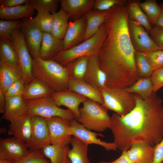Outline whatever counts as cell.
Segmentation results:
<instances>
[{"instance_id": "cell-1", "label": "cell", "mask_w": 163, "mask_h": 163, "mask_svg": "<svg viewBox=\"0 0 163 163\" xmlns=\"http://www.w3.org/2000/svg\"><path fill=\"white\" fill-rule=\"evenodd\" d=\"M129 18L126 5H117L107 10L104 22L107 34L98 53L107 83L123 87L133 84L139 78Z\"/></svg>"}, {"instance_id": "cell-2", "label": "cell", "mask_w": 163, "mask_h": 163, "mask_svg": "<svg viewBox=\"0 0 163 163\" xmlns=\"http://www.w3.org/2000/svg\"><path fill=\"white\" fill-rule=\"evenodd\" d=\"M135 106L123 117L115 113L110 127L117 149L127 151L134 143L142 142L154 146L163 138V104L153 92L144 100L134 94Z\"/></svg>"}, {"instance_id": "cell-3", "label": "cell", "mask_w": 163, "mask_h": 163, "mask_svg": "<svg viewBox=\"0 0 163 163\" xmlns=\"http://www.w3.org/2000/svg\"><path fill=\"white\" fill-rule=\"evenodd\" d=\"M34 77L39 79L54 92L67 91L69 77L67 68L52 60L38 57L33 59Z\"/></svg>"}, {"instance_id": "cell-4", "label": "cell", "mask_w": 163, "mask_h": 163, "mask_svg": "<svg viewBox=\"0 0 163 163\" xmlns=\"http://www.w3.org/2000/svg\"><path fill=\"white\" fill-rule=\"evenodd\" d=\"M106 34L104 22L91 37L78 45L62 50L52 60L65 66L78 58L98 54Z\"/></svg>"}, {"instance_id": "cell-5", "label": "cell", "mask_w": 163, "mask_h": 163, "mask_svg": "<svg viewBox=\"0 0 163 163\" xmlns=\"http://www.w3.org/2000/svg\"><path fill=\"white\" fill-rule=\"evenodd\" d=\"M79 109L80 116L76 120L89 130L98 132L109 128L111 124V117L108 109L101 104L87 98Z\"/></svg>"}, {"instance_id": "cell-6", "label": "cell", "mask_w": 163, "mask_h": 163, "mask_svg": "<svg viewBox=\"0 0 163 163\" xmlns=\"http://www.w3.org/2000/svg\"><path fill=\"white\" fill-rule=\"evenodd\" d=\"M99 90L103 99L101 105L121 117L129 113L135 106L134 94L127 91L124 88L106 85Z\"/></svg>"}, {"instance_id": "cell-7", "label": "cell", "mask_w": 163, "mask_h": 163, "mask_svg": "<svg viewBox=\"0 0 163 163\" xmlns=\"http://www.w3.org/2000/svg\"><path fill=\"white\" fill-rule=\"evenodd\" d=\"M27 113L31 116H40L48 118L58 117L71 121L75 119L74 114L69 109L58 107L51 96L25 101Z\"/></svg>"}, {"instance_id": "cell-8", "label": "cell", "mask_w": 163, "mask_h": 163, "mask_svg": "<svg viewBox=\"0 0 163 163\" xmlns=\"http://www.w3.org/2000/svg\"><path fill=\"white\" fill-rule=\"evenodd\" d=\"M11 40L18 56L22 79L27 85L33 80V58L28 50L24 36L19 28L13 31Z\"/></svg>"}, {"instance_id": "cell-9", "label": "cell", "mask_w": 163, "mask_h": 163, "mask_svg": "<svg viewBox=\"0 0 163 163\" xmlns=\"http://www.w3.org/2000/svg\"><path fill=\"white\" fill-rule=\"evenodd\" d=\"M128 28L130 38L136 50L145 53L161 50L145 29L129 18Z\"/></svg>"}, {"instance_id": "cell-10", "label": "cell", "mask_w": 163, "mask_h": 163, "mask_svg": "<svg viewBox=\"0 0 163 163\" xmlns=\"http://www.w3.org/2000/svg\"><path fill=\"white\" fill-rule=\"evenodd\" d=\"M28 149L26 142L14 137L1 138L0 160L18 162L29 153Z\"/></svg>"}, {"instance_id": "cell-11", "label": "cell", "mask_w": 163, "mask_h": 163, "mask_svg": "<svg viewBox=\"0 0 163 163\" xmlns=\"http://www.w3.org/2000/svg\"><path fill=\"white\" fill-rule=\"evenodd\" d=\"M19 28L24 36L28 50L33 59L39 57L43 32L32 17L21 21Z\"/></svg>"}, {"instance_id": "cell-12", "label": "cell", "mask_w": 163, "mask_h": 163, "mask_svg": "<svg viewBox=\"0 0 163 163\" xmlns=\"http://www.w3.org/2000/svg\"><path fill=\"white\" fill-rule=\"evenodd\" d=\"M49 129L51 145H65L70 143L72 136L70 134V121L55 117L46 119Z\"/></svg>"}, {"instance_id": "cell-13", "label": "cell", "mask_w": 163, "mask_h": 163, "mask_svg": "<svg viewBox=\"0 0 163 163\" xmlns=\"http://www.w3.org/2000/svg\"><path fill=\"white\" fill-rule=\"evenodd\" d=\"M32 127L30 140L27 144L30 150H41L51 145L50 133L46 119L38 116H32Z\"/></svg>"}, {"instance_id": "cell-14", "label": "cell", "mask_w": 163, "mask_h": 163, "mask_svg": "<svg viewBox=\"0 0 163 163\" xmlns=\"http://www.w3.org/2000/svg\"><path fill=\"white\" fill-rule=\"evenodd\" d=\"M70 135L77 138L83 143L88 145H98L103 147L107 151L117 150V147L114 142H107L97 138L98 136L103 137V134L91 131L78 122L75 119L70 121Z\"/></svg>"}, {"instance_id": "cell-15", "label": "cell", "mask_w": 163, "mask_h": 163, "mask_svg": "<svg viewBox=\"0 0 163 163\" xmlns=\"http://www.w3.org/2000/svg\"><path fill=\"white\" fill-rule=\"evenodd\" d=\"M107 75L101 69L98 54L89 57L84 81L99 90L106 85Z\"/></svg>"}, {"instance_id": "cell-16", "label": "cell", "mask_w": 163, "mask_h": 163, "mask_svg": "<svg viewBox=\"0 0 163 163\" xmlns=\"http://www.w3.org/2000/svg\"><path fill=\"white\" fill-rule=\"evenodd\" d=\"M51 97L58 107L64 106L71 110L74 114L76 120L80 116L79 105L87 99L85 96L68 90L54 92Z\"/></svg>"}, {"instance_id": "cell-17", "label": "cell", "mask_w": 163, "mask_h": 163, "mask_svg": "<svg viewBox=\"0 0 163 163\" xmlns=\"http://www.w3.org/2000/svg\"><path fill=\"white\" fill-rule=\"evenodd\" d=\"M86 24L84 16L74 21L69 23L68 28L63 39V50L70 49L83 41Z\"/></svg>"}, {"instance_id": "cell-18", "label": "cell", "mask_w": 163, "mask_h": 163, "mask_svg": "<svg viewBox=\"0 0 163 163\" xmlns=\"http://www.w3.org/2000/svg\"><path fill=\"white\" fill-rule=\"evenodd\" d=\"M10 122L8 134L27 144L31 134L32 116L27 112Z\"/></svg>"}, {"instance_id": "cell-19", "label": "cell", "mask_w": 163, "mask_h": 163, "mask_svg": "<svg viewBox=\"0 0 163 163\" xmlns=\"http://www.w3.org/2000/svg\"><path fill=\"white\" fill-rule=\"evenodd\" d=\"M63 40L58 39L51 33H43L39 57L45 60H52L63 50Z\"/></svg>"}, {"instance_id": "cell-20", "label": "cell", "mask_w": 163, "mask_h": 163, "mask_svg": "<svg viewBox=\"0 0 163 163\" xmlns=\"http://www.w3.org/2000/svg\"><path fill=\"white\" fill-rule=\"evenodd\" d=\"M126 153L133 163H152L154 146L145 142H138L133 143Z\"/></svg>"}, {"instance_id": "cell-21", "label": "cell", "mask_w": 163, "mask_h": 163, "mask_svg": "<svg viewBox=\"0 0 163 163\" xmlns=\"http://www.w3.org/2000/svg\"><path fill=\"white\" fill-rule=\"evenodd\" d=\"M95 0H62V8L69 18L78 20L93 9Z\"/></svg>"}, {"instance_id": "cell-22", "label": "cell", "mask_w": 163, "mask_h": 163, "mask_svg": "<svg viewBox=\"0 0 163 163\" xmlns=\"http://www.w3.org/2000/svg\"><path fill=\"white\" fill-rule=\"evenodd\" d=\"M0 63L21 72L18 56L10 40L0 39Z\"/></svg>"}, {"instance_id": "cell-23", "label": "cell", "mask_w": 163, "mask_h": 163, "mask_svg": "<svg viewBox=\"0 0 163 163\" xmlns=\"http://www.w3.org/2000/svg\"><path fill=\"white\" fill-rule=\"evenodd\" d=\"M6 104L2 118L10 122L27 112L25 101L22 96L6 98Z\"/></svg>"}, {"instance_id": "cell-24", "label": "cell", "mask_w": 163, "mask_h": 163, "mask_svg": "<svg viewBox=\"0 0 163 163\" xmlns=\"http://www.w3.org/2000/svg\"><path fill=\"white\" fill-rule=\"evenodd\" d=\"M68 90L78 93L101 105L103 103V98L100 91L84 81L70 79Z\"/></svg>"}, {"instance_id": "cell-25", "label": "cell", "mask_w": 163, "mask_h": 163, "mask_svg": "<svg viewBox=\"0 0 163 163\" xmlns=\"http://www.w3.org/2000/svg\"><path fill=\"white\" fill-rule=\"evenodd\" d=\"M54 92L42 81L34 77L32 81L26 85L22 97L26 101L51 96Z\"/></svg>"}, {"instance_id": "cell-26", "label": "cell", "mask_w": 163, "mask_h": 163, "mask_svg": "<svg viewBox=\"0 0 163 163\" xmlns=\"http://www.w3.org/2000/svg\"><path fill=\"white\" fill-rule=\"evenodd\" d=\"M107 13V10H92L84 14L87 24L83 41L91 37L97 32L100 26L104 22Z\"/></svg>"}, {"instance_id": "cell-27", "label": "cell", "mask_w": 163, "mask_h": 163, "mask_svg": "<svg viewBox=\"0 0 163 163\" xmlns=\"http://www.w3.org/2000/svg\"><path fill=\"white\" fill-rule=\"evenodd\" d=\"M35 9L30 3L11 7H0V18L9 20H17L31 17Z\"/></svg>"}, {"instance_id": "cell-28", "label": "cell", "mask_w": 163, "mask_h": 163, "mask_svg": "<svg viewBox=\"0 0 163 163\" xmlns=\"http://www.w3.org/2000/svg\"><path fill=\"white\" fill-rule=\"evenodd\" d=\"M69 145H50L41 149L51 163H72L68 157Z\"/></svg>"}, {"instance_id": "cell-29", "label": "cell", "mask_w": 163, "mask_h": 163, "mask_svg": "<svg viewBox=\"0 0 163 163\" xmlns=\"http://www.w3.org/2000/svg\"><path fill=\"white\" fill-rule=\"evenodd\" d=\"M70 144L72 148L69 149L68 156L72 163H92L88 157V145L74 136Z\"/></svg>"}, {"instance_id": "cell-30", "label": "cell", "mask_w": 163, "mask_h": 163, "mask_svg": "<svg viewBox=\"0 0 163 163\" xmlns=\"http://www.w3.org/2000/svg\"><path fill=\"white\" fill-rule=\"evenodd\" d=\"M138 0L127 1L126 6L129 18L141 25L148 32L152 28L146 15L139 6Z\"/></svg>"}, {"instance_id": "cell-31", "label": "cell", "mask_w": 163, "mask_h": 163, "mask_svg": "<svg viewBox=\"0 0 163 163\" xmlns=\"http://www.w3.org/2000/svg\"><path fill=\"white\" fill-rule=\"evenodd\" d=\"M124 88L127 91L135 93L144 100L149 98L153 92V86L151 77L139 78L133 84Z\"/></svg>"}, {"instance_id": "cell-32", "label": "cell", "mask_w": 163, "mask_h": 163, "mask_svg": "<svg viewBox=\"0 0 163 163\" xmlns=\"http://www.w3.org/2000/svg\"><path fill=\"white\" fill-rule=\"evenodd\" d=\"M52 14L53 24L51 34L55 37L63 40L69 26L68 20L69 16L62 8L59 11Z\"/></svg>"}, {"instance_id": "cell-33", "label": "cell", "mask_w": 163, "mask_h": 163, "mask_svg": "<svg viewBox=\"0 0 163 163\" xmlns=\"http://www.w3.org/2000/svg\"><path fill=\"white\" fill-rule=\"evenodd\" d=\"M89 57L86 56L78 58L65 66L68 70L69 79L84 81Z\"/></svg>"}, {"instance_id": "cell-34", "label": "cell", "mask_w": 163, "mask_h": 163, "mask_svg": "<svg viewBox=\"0 0 163 163\" xmlns=\"http://www.w3.org/2000/svg\"><path fill=\"white\" fill-rule=\"evenodd\" d=\"M22 79L21 72L0 63V89L5 93L14 83Z\"/></svg>"}, {"instance_id": "cell-35", "label": "cell", "mask_w": 163, "mask_h": 163, "mask_svg": "<svg viewBox=\"0 0 163 163\" xmlns=\"http://www.w3.org/2000/svg\"><path fill=\"white\" fill-rule=\"evenodd\" d=\"M139 6L146 15L151 25H155L161 12V8L155 0H146Z\"/></svg>"}, {"instance_id": "cell-36", "label": "cell", "mask_w": 163, "mask_h": 163, "mask_svg": "<svg viewBox=\"0 0 163 163\" xmlns=\"http://www.w3.org/2000/svg\"><path fill=\"white\" fill-rule=\"evenodd\" d=\"M135 61L139 78L150 77L153 71L143 53L136 50Z\"/></svg>"}, {"instance_id": "cell-37", "label": "cell", "mask_w": 163, "mask_h": 163, "mask_svg": "<svg viewBox=\"0 0 163 163\" xmlns=\"http://www.w3.org/2000/svg\"><path fill=\"white\" fill-rule=\"evenodd\" d=\"M33 18L43 32L51 33L53 24V17L52 14L48 12L37 11L36 16Z\"/></svg>"}, {"instance_id": "cell-38", "label": "cell", "mask_w": 163, "mask_h": 163, "mask_svg": "<svg viewBox=\"0 0 163 163\" xmlns=\"http://www.w3.org/2000/svg\"><path fill=\"white\" fill-rule=\"evenodd\" d=\"M59 0H31L30 3L37 11H46L52 14L56 12Z\"/></svg>"}, {"instance_id": "cell-39", "label": "cell", "mask_w": 163, "mask_h": 163, "mask_svg": "<svg viewBox=\"0 0 163 163\" xmlns=\"http://www.w3.org/2000/svg\"><path fill=\"white\" fill-rule=\"evenodd\" d=\"M20 20H1L0 21V38L10 40L13 31L19 28Z\"/></svg>"}, {"instance_id": "cell-40", "label": "cell", "mask_w": 163, "mask_h": 163, "mask_svg": "<svg viewBox=\"0 0 163 163\" xmlns=\"http://www.w3.org/2000/svg\"><path fill=\"white\" fill-rule=\"evenodd\" d=\"M143 53L153 71L163 67V50Z\"/></svg>"}, {"instance_id": "cell-41", "label": "cell", "mask_w": 163, "mask_h": 163, "mask_svg": "<svg viewBox=\"0 0 163 163\" xmlns=\"http://www.w3.org/2000/svg\"><path fill=\"white\" fill-rule=\"evenodd\" d=\"M16 163H51L43 154L41 150H30L23 158Z\"/></svg>"}, {"instance_id": "cell-42", "label": "cell", "mask_w": 163, "mask_h": 163, "mask_svg": "<svg viewBox=\"0 0 163 163\" xmlns=\"http://www.w3.org/2000/svg\"><path fill=\"white\" fill-rule=\"evenodd\" d=\"M127 2L125 0H95L93 9L106 11L117 5H126Z\"/></svg>"}, {"instance_id": "cell-43", "label": "cell", "mask_w": 163, "mask_h": 163, "mask_svg": "<svg viewBox=\"0 0 163 163\" xmlns=\"http://www.w3.org/2000/svg\"><path fill=\"white\" fill-rule=\"evenodd\" d=\"M26 85L23 79L14 83L5 93L6 98L22 96L24 91Z\"/></svg>"}, {"instance_id": "cell-44", "label": "cell", "mask_w": 163, "mask_h": 163, "mask_svg": "<svg viewBox=\"0 0 163 163\" xmlns=\"http://www.w3.org/2000/svg\"><path fill=\"white\" fill-rule=\"evenodd\" d=\"M153 86V92L163 87V67L154 71L151 76Z\"/></svg>"}, {"instance_id": "cell-45", "label": "cell", "mask_w": 163, "mask_h": 163, "mask_svg": "<svg viewBox=\"0 0 163 163\" xmlns=\"http://www.w3.org/2000/svg\"><path fill=\"white\" fill-rule=\"evenodd\" d=\"M149 33L152 40L163 50V28L155 26L152 27Z\"/></svg>"}, {"instance_id": "cell-46", "label": "cell", "mask_w": 163, "mask_h": 163, "mask_svg": "<svg viewBox=\"0 0 163 163\" xmlns=\"http://www.w3.org/2000/svg\"><path fill=\"white\" fill-rule=\"evenodd\" d=\"M163 161V138L154 146V156L152 163H162Z\"/></svg>"}, {"instance_id": "cell-47", "label": "cell", "mask_w": 163, "mask_h": 163, "mask_svg": "<svg viewBox=\"0 0 163 163\" xmlns=\"http://www.w3.org/2000/svg\"><path fill=\"white\" fill-rule=\"evenodd\" d=\"M31 0H0V7H11L30 3Z\"/></svg>"}, {"instance_id": "cell-48", "label": "cell", "mask_w": 163, "mask_h": 163, "mask_svg": "<svg viewBox=\"0 0 163 163\" xmlns=\"http://www.w3.org/2000/svg\"><path fill=\"white\" fill-rule=\"evenodd\" d=\"M126 151H122L120 156L118 158L112 161L107 162L101 161L99 163H133L128 158Z\"/></svg>"}, {"instance_id": "cell-49", "label": "cell", "mask_w": 163, "mask_h": 163, "mask_svg": "<svg viewBox=\"0 0 163 163\" xmlns=\"http://www.w3.org/2000/svg\"><path fill=\"white\" fill-rule=\"evenodd\" d=\"M6 99L4 92L0 89V113H4L6 107Z\"/></svg>"}, {"instance_id": "cell-50", "label": "cell", "mask_w": 163, "mask_h": 163, "mask_svg": "<svg viewBox=\"0 0 163 163\" xmlns=\"http://www.w3.org/2000/svg\"><path fill=\"white\" fill-rule=\"evenodd\" d=\"M161 12L155 26L163 28V3L160 4Z\"/></svg>"}, {"instance_id": "cell-51", "label": "cell", "mask_w": 163, "mask_h": 163, "mask_svg": "<svg viewBox=\"0 0 163 163\" xmlns=\"http://www.w3.org/2000/svg\"><path fill=\"white\" fill-rule=\"evenodd\" d=\"M0 163H16L11 162L6 160H0Z\"/></svg>"}, {"instance_id": "cell-52", "label": "cell", "mask_w": 163, "mask_h": 163, "mask_svg": "<svg viewBox=\"0 0 163 163\" xmlns=\"http://www.w3.org/2000/svg\"><path fill=\"white\" fill-rule=\"evenodd\" d=\"M6 129L4 128H0V133H2L5 132Z\"/></svg>"}, {"instance_id": "cell-53", "label": "cell", "mask_w": 163, "mask_h": 163, "mask_svg": "<svg viewBox=\"0 0 163 163\" xmlns=\"http://www.w3.org/2000/svg\"><path fill=\"white\" fill-rule=\"evenodd\" d=\"M162 163H163V162H162Z\"/></svg>"}]
</instances>
